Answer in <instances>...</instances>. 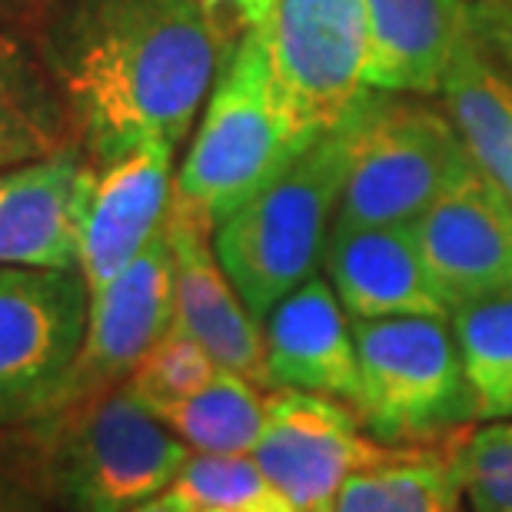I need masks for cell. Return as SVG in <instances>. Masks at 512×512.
Listing matches in <instances>:
<instances>
[{"label":"cell","mask_w":512,"mask_h":512,"mask_svg":"<svg viewBox=\"0 0 512 512\" xmlns=\"http://www.w3.org/2000/svg\"><path fill=\"white\" fill-rule=\"evenodd\" d=\"M223 60L197 0H64L44 37L47 74L100 167L150 140L180 147Z\"/></svg>","instance_id":"1"},{"label":"cell","mask_w":512,"mask_h":512,"mask_svg":"<svg viewBox=\"0 0 512 512\" xmlns=\"http://www.w3.org/2000/svg\"><path fill=\"white\" fill-rule=\"evenodd\" d=\"M320 133L283 90L263 27H256L223 60L173 180V203L217 230Z\"/></svg>","instance_id":"2"},{"label":"cell","mask_w":512,"mask_h":512,"mask_svg":"<svg viewBox=\"0 0 512 512\" xmlns=\"http://www.w3.org/2000/svg\"><path fill=\"white\" fill-rule=\"evenodd\" d=\"M350 140L353 110L213 230L220 266L260 323L323 263L350 173Z\"/></svg>","instance_id":"3"},{"label":"cell","mask_w":512,"mask_h":512,"mask_svg":"<svg viewBox=\"0 0 512 512\" xmlns=\"http://www.w3.org/2000/svg\"><path fill=\"white\" fill-rule=\"evenodd\" d=\"M27 426H37L50 483L74 512L140 509L193 456L127 386Z\"/></svg>","instance_id":"4"},{"label":"cell","mask_w":512,"mask_h":512,"mask_svg":"<svg viewBox=\"0 0 512 512\" xmlns=\"http://www.w3.org/2000/svg\"><path fill=\"white\" fill-rule=\"evenodd\" d=\"M360 396L353 413L386 446H449L476 423L449 320H353Z\"/></svg>","instance_id":"5"},{"label":"cell","mask_w":512,"mask_h":512,"mask_svg":"<svg viewBox=\"0 0 512 512\" xmlns=\"http://www.w3.org/2000/svg\"><path fill=\"white\" fill-rule=\"evenodd\" d=\"M473 167L476 160L449 114L413 94L366 90L353 107L350 173L333 223H416L429 203Z\"/></svg>","instance_id":"6"},{"label":"cell","mask_w":512,"mask_h":512,"mask_svg":"<svg viewBox=\"0 0 512 512\" xmlns=\"http://www.w3.org/2000/svg\"><path fill=\"white\" fill-rule=\"evenodd\" d=\"M90 286L80 270L0 266V426L34 423L87 336Z\"/></svg>","instance_id":"7"},{"label":"cell","mask_w":512,"mask_h":512,"mask_svg":"<svg viewBox=\"0 0 512 512\" xmlns=\"http://www.w3.org/2000/svg\"><path fill=\"white\" fill-rule=\"evenodd\" d=\"M406 449L363 433L360 416L340 399L270 389L266 423L250 459L300 512H330L353 473L396 459Z\"/></svg>","instance_id":"8"},{"label":"cell","mask_w":512,"mask_h":512,"mask_svg":"<svg viewBox=\"0 0 512 512\" xmlns=\"http://www.w3.org/2000/svg\"><path fill=\"white\" fill-rule=\"evenodd\" d=\"M273 70L316 130L350 114L366 90V0H276L263 24Z\"/></svg>","instance_id":"9"},{"label":"cell","mask_w":512,"mask_h":512,"mask_svg":"<svg viewBox=\"0 0 512 512\" xmlns=\"http://www.w3.org/2000/svg\"><path fill=\"white\" fill-rule=\"evenodd\" d=\"M173 326V250L167 227L160 237L117 273L107 286L90 293L87 336L74 366L50 399L47 416L124 386L140 360ZM37 423V419H34Z\"/></svg>","instance_id":"10"},{"label":"cell","mask_w":512,"mask_h":512,"mask_svg":"<svg viewBox=\"0 0 512 512\" xmlns=\"http://www.w3.org/2000/svg\"><path fill=\"white\" fill-rule=\"evenodd\" d=\"M413 233L449 313L512 290V197L479 167L429 203Z\"/></svg>","instance_id":"11"},{"label":"cell","mask_w":512,"mask_h":512,"mask_svg":"<svg viewBox=\"0 0 512 512\" xmlns=\"http://www.w3.org/2000/svg\"><path fill=\"white\" fill-rule=\"evenodd\" d=\"M97 173L77 147L0 170V266L77 270Z\"/></svg>","instance_id":"12"},{"label":"cell","mask_w":512,"mask_h":512,"mask_svg":"<svg viewBox=\"0 0 512 512\" xmlns=\"http://www.w3.org/2000/svg\"><path fill=\"white\" fill-rule=\"evenodd\" d=\"M167 237L173 250V326L193 336L220 370L270 389L263 326L220 266L213 230L170 203Z\"/></svg>","instance_id":"13"},{"label":"cell","mask_w":512,"mask_h":512,"mask_svg":"<svg viewBox=\"0 0 512 512\" xmlns=\"http://www.w3.org/2000/svg\"><path fill=\"white\" fill-rule=\"evenodd\" d=\"M173 153L177 147L170 143L150 140L100 167L77 256V270L84 273L90 293L124 273L167 227L177 180Z\"/></svg>","instance_id":"14"},{"label":"cell","mask_w":512,"mask_h":512,"mask_svg":"<svg viewBox=\"0 0 512 512\" xmlns=\"http://www.w3.org/2000/svg\"><path fill=\"white\" fill-rule=\"evenodd\" d=\"M323 263L326 280L350 320H386V316L449 320V303L423 260L413 223H393V227L333 223Z\"/></svg>","instance_id":"15"},{"label":"cell","mask_w":512,"mask_h":512,"mask_svg":"<svg viewBox=\"0 0 512 512\" xmlns=\"http://www.w3.org/2000/svg\"><path fill=\"white\" fill-rule=\"evenodd\" d=\"M260 326L270 389H303L356 406L360 360L353 323L326 276L296 286Z\"/></svg>","instance_id":"16"},{"label":"cell","mask_w":512,"mask_h":512,"mask_svg":"<svg viewBox=\"0 0 512 512\" xmlns=\"http://www.w3.org/2000/svg\"><path fill=\"white\" fill-rule=\"evenodd\" d=\"M370 60L366 87L429 97L459 57L469 30V0H366Z\"/></svg>","instance_id":"17"},{"label":"cell","mask_w":512,"mask_h":512,"mask_svg":"<svg viewBox=\"0 0 512 512\" xmlns=\"http://www.w3.org/2000/svg\"><path fill=\"white\" fill-rule=\"evenodd\" d=\"M439 94L476 167L512 197V74L469 40Z\"/></svg>","instance_id":"18"},{"label":"cell","mask_w":512,"mask_h":512,"mask_svg":"<svg viewBox=\"0 0 512 512\" xmlns=\"http://www.w3.org/2000/svg\"><path fill=\"white\" fill-rule=\"evenodd\" d=\"M67 130L74 127L50 74L0 37V170L74 147Z\"/></svg>","instance_id":"19"},{"label":"cell","mask_w":512,"mask_h":512,"mask_svg":"<svg viewBox=\"0 0 512 512\" xmlns=\"http://www.w3.org/2000/svg\"><path fill=\"white\" fill-rule=\"evenodd\" d=\"M449 446H409L396 459L360 469L336 493L330 512H466Z\"/></svg>","instance_id":"20"},{"label":"cell","mask_w":512,"mask_h":512,"mask_svg":"<svg viewBox=\"0 0 512 512\" xmlns=\"http://www.w3.org/2000/svg\"><path fill=\"white\" fill-rule=\"evenodd\" d=\"M266 393L270 389L220 370L200 393L153 416L197 456H250L266 423Z\"/></svg>","instance_id":"21"},{"label":"cell","mask_w":512,"mask_h":512,"mask_svg":"<svg viewBox=\"0 0 512 512\" xmlns=\"http://www.w3.org/2000/svg\"><path fill=\"white\" fill-rule=\"evenodd\" d=\"M476 423L512 419V290L469 300L449 313Z\"/></svg>","instance_id":"22"},{"label":"cell","mask_w":512,"mask_h":512,"mask_svg":"<svg viewBox=\"0 0 512 512\" xmlns=\"http://www.w3.org/2000/svg\"><path fill=\"white\" fill-rule=\"evenodd\" d=\"M173 493L190 512H300L250 456H190Z\"/></svg>","instance_id":"23"},{"label":"cell","mask_w":512,"mask_h":512,"mask_svg":"<svg viewBox=\"0 0 512 512\" xmlns=\"http://www.w3.org/2000/svg\"><path fill=\"white\" fill-rule=\"evenodd\" d=\"M449 456L469 512H512V419L459 433Z\"/></svg>","instance_id":"24"},{"label":"cell","mask_w":512,"mask_h":512,"mask_svg":"<svg viewBox=\"0 0 512 512\" xmlns=\"http://www.w3.org/2000/svg\"><path fill=\"white\" fill-rule=\"evenodd\" d=\"M217 373H220L217 360H213L193 336L177 330V326H170V330L153 343V350L143 356L140 366L133 370V376L124 386L150 409V413H157L163 406H173V403H180V399L200 393Z\"/></svg>","instance_id":"25"},{"label":"cell","mask_w":512,"mask_h":512,"mask_svg":"<svg viewBox=\"0 0 512 512\" xmlns=\"http://www.w3.org/2000/svg\"><path fill=\"white\" fill-rule=\"evenodd\" d=\"M197 4L207 14L213 34L223 47V57H227L250 30L266 24L276 0H197Z\"/></svg>","instance_id":"26"},{"label":"cell","mask_w":512,"mask_h":512,"mask_svg":"<svg viewBox=\"0 0 512 512\" xmlns=\"http://www.w3.org/2000/svg\"><path fill=\"white\" fill-rule=\"evenodd\" d=\"M473 40L512 74V0H469Z\"/></svg>","instance_id":"27"},{"label":"cell","mask_w":512,"mask_h":512,"mask_svg":"<svg viewBox=\"0 0 512 512\" xmlns=\"http://www.w3.org/2000/svg\"><path fill=\"white\" fill-rule=\"evenodd\" d=\"M0 512H50L34 486L0 469Z\"/></svg>","instance_id":"28"},{"label":"cell","mask_w":512,"mask_h":512,"mask_svg":"<svg viewBox=\"0 0 512 512\" xmlns=\"http://www.w3.org/2000/svg\"><path fill=\"white\" fill-rule=\"evenodd\" d=\"M133 512H190V506L183 503V496H177L173 489H167V493L153 496L150 503H143L140 509H133Z\"/></svg>","instance_id":"29"}]
</instances>
